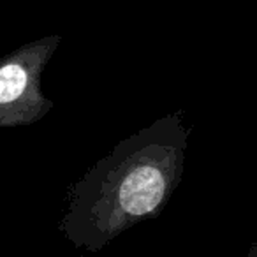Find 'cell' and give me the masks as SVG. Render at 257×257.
<instances>
[{"label": "cell", "mask_w": 257, "mask_h": 257, "mask_svg": "<svg viewBox=\"0 0 257 257\" xmlns=\"http://www.w3.org/2000/svg\"><path fill=\"white\" fill-rule=\"evenodd\" d=\"M190 127L180 111L125 138L69 190L60 231L99 252L123 231L161 215L185 171Z\"/></svg>", "instance_id": "1"}, {"label": "cell", "mask_w": 257, "mask_h": 257, "mask_svg": "<svg viewBox=\"0 0 257 257\" xmlns=\"http://www.w3.org/2000/svg\"><path fill=\"white\" fill-rule=\"evenodd\" d=\"M248 257H257V238H255V241L252 243V246H250Z\"/></svg>", "instance_id": "3"}, {"label": "cell", "mask_w": 257, "mask_h": 257, "mask_svg": "<svg viewBox=\"0 0 257 257\" xmlns=\"http://www.w3.org/2000/svg\"><path fill=\"white\" fill-rule=\"evenodd\" d=\"M62 36L41 37L0 58V128L30 125L44 118L53 102L43 92V72Z\"/></svg>", "instance_id": "2"}]
</instances>
